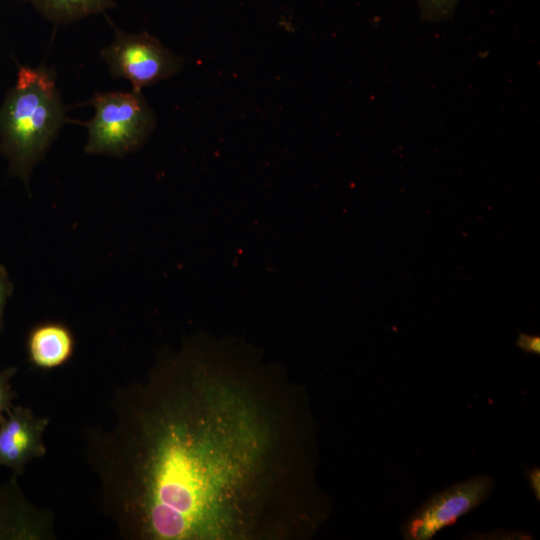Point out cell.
<instances>
[{"label": "cell", "mask_w": 540, "mask_h": 540, "mask_svg": "<svg viewBox=\"0 0 540 540\" xmlns=\"http://www.w3.org/2000/svg\"><path fill=\"white\" fill-rule=\"evenodd\" d=\"M111 408L86 458L122 538L303 539L326 521L306 393L252 346L187 338Z\"/></svg>", "instance_id": "6da1fadb"}, {"label": "cell", "mask_w": 540, "mask_h": 540, "mask_svg": "<svg viewBox=\"0 0 540 540\" xmlns=\"http://www.w3.org/2000/svg\"><path fill=\"white\" fill-rule=\"evenodd\" d=\"M66 121L52 71L20 66L0 106V154L8 162L9 174L28 183Z\"/></svg>", "instance_id": "7a4b0ae2"}, {"label": "cell", "mask_w": 540, "mask_h": 540, "mask_svg": "<svg viewBox=\"0 0 540 540\" xmlns=\"http://www.w3.org/2000/svg\"><path fill=\"white\" fill-rule=\"evenodd\" d=\"M89 103L94 115L85 123L87 153L126 155L141 147L155 127V115L139 91L100 93Z\"/></svg>", "instance_id": "3957f363"}, {"label": "cell", "mask_w": 540, "mask_h": 540, "mask_svg": "<svg viewBox=\"0 0 540 540\" xmlns=\"http://www.w3.org/2000/svg\"><path fill=\"white\" fill-rule=\"evenodd\" d=\"M116 78H125L134 91L165 80L179 72L183 60L157 38L116 30L114 40L100 53Z\"/></svg>", "instance_id": "277c9868"}, {"label": "cell", "mask_w": 540, "mask_h": 540, "mask_svg": "<svg viewBox=\"0 0 540 540\" xmlns=\"http://www.w3.org/2000/svg\"><path fill=\"white\" fill-rule=\"evenodd\" d=\"M496 488L488 474H478L431 495L401 525L406 540H429L443 528L483 504Z\"/></svg>", "instance_id": "5b68a950"}, {"label": "cell", "mask_w": 540, "mask_h": 540, "mask_svg": "<svg viewBox=\"0 0 540 540\" xmlns=\"http://www.w3.org/2000/svg\"><path fill=\"white\" fill-rule=\"evenodd\" d=\"M49 419L29 408L13 405L0 422V467L20 476L27 465L46 454L44 433Z\"/></svg>", "instance_id": "8992f818"}, {"label": "cell", "mask_w": 540, "mask_h": 540, "mask_svg": "<svg viewBox=\"0 0 540 540\" xmlns=\"http://www.w3.org/2000/svg\"><path fill=\"white\" fill-rule=\"evenodd\" d=\"M15 475L0 484V540L53 538L50 514L32 505L22 493Z\"/></svg>", "instance_id": "52a82bcc"}, {"label": "cell", "mask_w": 540, "mask_h": 540, "mask_svg": "<svg viewBox=\"0 0 540 540\" xmlns=\"http://www.w3.org/2000/svg\"><path fill=\"white\" fill-rule=\"evenodd\" d=\"M75 351V337L69 326L59 321L41 322L30 329L26 352L32 367L52 370L65 365Z\"/></svg>", "instance_id": "ba28073f"}, {"label": "cell", "mask_w": 540, "mask_h": 540, "mask_svg": "<svg viewBox=\"0 0 540 540\" xmlns=\"http://www.w3.org/2000/svg\"><path fill=\"white\" fill-rule=\"evenodd\" d=\"M46 19L70 23L115 6L113 0H28Z\"/></svg>", "instance_id": "9c48e42d"}, {"label": "cell", "mask_w": 540, "mask_h": 540, "mask_svg": "<svg viewBox=\"0 0 540 540\" xmlns=\"http://www.w3.org/2000/svg\"><path fill=\"white\" fill-rule=\"evenodd\" d=\"M460 0H417L421 20L443 22L452 17Z\"/></svg>", "instance_id": "30bf717a"}, {"label": "cell", "mask_w": 540, "mask_h": 540, "mask_svg": "<svg viewBox=\"0 0 540 540\" xmlns=\"http://www.w3.org/2000/svg\"><path fill=\"white\" fill-rule=\"evenodd\" d=\"M17 373L15 366H9L0 370V422L14 405L16 396L12 389V379Z\"/></svg>", "instance_id": "8fae6325"}, {"label": "cell", "mask_w": 540, "mask_h": 540, "mask_svg": "<svg viewBox=\"0 0 540 540\" xmlns=\"http://www.w3.org/2000/svg\"><path fill=\"white\" fill-rule=\"evenodd\" d=\"M13 293V283L6 268L0 264V330L4 326V311L8 299Z\"/></svg>", "instance_id": "7c38bea8"}, {"label": "cell", "mask_w": 540, "mask_h": 540, "mask_svg": "<svg viewBox=\"0 0 540 540\" xmlns=\"http://www.w3.org/2000/svg\"><path fill=\"white\" fill-rule=\"evenodd\" d=\"M517 346L526 353L539 354L540 338L538 336L521 333L517 340Z\"/></svg>", "instance_id": "4fadbf2b"}, {"label": "cell", "mask_w": 540, "mask_h": 540, "mask_svg": "<svg viewBox=\"0 0 540 540\" xmlns=\"http://www.w3.org/2000/svg\"><path fill=\"white\" fill-rule=\"evenodd\" d=\"M528 478L530 487L533 491L535 498L539 501L540 499V470L538 467L534 466L528 472Z\"/></svg>", "instance_id": "5bb4252c"}]
</instances>
